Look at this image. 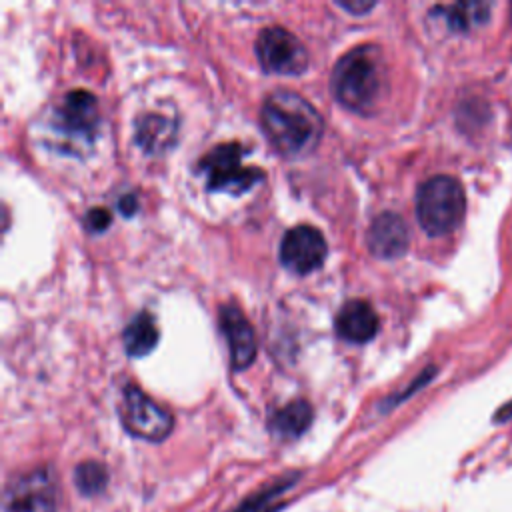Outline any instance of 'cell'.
Listing matches in <instances>:
<instances>
[{
	"instance_id": "cell-14",
	"label": "cell",
	"mask_w": 512,
	"mask_h": 512,
	"mask_svg": "<svg viewBox=\"0 0 512 512\" xmlns=\"http://www.w3.org/2000/svg\"><path fill=\"white\" fill-rule=\"evenodd\" d=\"M158 344V328L148 312L136 314L124 328V348L130 356H146Z\"/></svg>"
},
{
	"instance_id": "cell-11",
	"label": "cell",
	"mask_w": 512,
	"mask_h": 512,
	"mask_svg": "<svg viewBox=\"0 0 512 512\" xmlns=\"http://www.w3.org/2000/svg\"><path fill=\"white\" fill-rule=\"evenodd\" d=\"M410 234L406 222L394 212L378 214L368 228V248L378 258H398L408 250Z\"/></svg>"
},
{
	"instance_id": "cell-9",
	"label": "cell",
	"mask_w": 512,
	"mask_h": 512,
	"mask_svg": "<svg viewBox=\"0 0 512 512\" xmlns=\"http://www.w3.org/2000/svg\"><path fill=\"white\" fill-rule=\"evenodd\" d=\"M8 512H56V486L46 470L18 476L6 492Z\"/></svg>"
},
{
	"instance_id": "cell-8",
	"label": "cell",
	"mask_w": 512,
	"mask_h": 512,
	"mask_svg": "<svg viewBox=\"0 0 512 512\" xmlns=\"http://www.w3.org/2000/svg\"><path fill=\"white\" fill-rule=\"evenodd\" d=\"M326 240L314 226L300 224L290 228L280 244V262L296 274H310L326 258Z\"/></svg>"
},
{
	"instance_id": "cell-1",
	"label": "cell",
	"mask_w": 512,
	"mask_h": 512,
	"mask_svg": "<svg viewBox=\"0 0 512 512\" xmlns=\"http://www.w3.org/2000/svg\"><path fill=\"white\" fill-rule=\"evenodd\" d=\"M260 124L270 144L284 156L310 152L322 136L318 110L292 90H274L266 96Z\"/></svg>"
},
{
	"instance_id": "cell-13",
	"label": "cell",
	"mask_w": 512,
	"mask_h": 512,
	"mask_svg": "<svg viewBox=\"0 0 512 512\" xmlns=\"http://www.w3.org/2000/svg\"><path fill=\"white\" fill-rule=\"evenodd\" d=\"M312 422V406L306 400H294L270 418V430L280 438H298Z\"/></svg>"
},
{
	"instance_id": "cell-10",
	"label": "cell",
	"mask_w": 512,
	"mask_h": 512,
	"mask_svg": "<svg viewBox=\"0 0 512 512\" xmlns=\"http://www.w3.org/2000/svg\"><path fill=\"white\" fill-rule=\"evenodd\" d=\"M220 328L226 334L230 364L234 370H246L256 358V334L238 306L220 308Z\"/></svg>"
},
{
	"instance_id": "cell-7",
	"label": "cell",
	"mask_w": 512,
	"mask_h": 512,
	"mask_svg": "<svg viewBox=\"0 0 512 512\" xmlns=\"http://www.w3.org/2000/svg\"><path fill=\"white\" fill-rule=\"evenodd\" d=\"M98 100L88 90H70L54 110V128L64 136L90 144L98 132Z\"/></svg>"
},
{
	"instance_id": "cell-3",
	"label": "cell",
	"mask_w": 512,
	"mask_h": 512,
	"mask_svg": "<svg viewBox=\"0 0 512 512\" xmlns=\"http://www.w3.org/2000/svg\"><path fill=\"white\" fill-rule=\"evenodd\" d=\"M466 212L462 184L446 174L432 176L416 192V218L428 236H444L456 230Z\"/></svg>"
},
{
	"instance_id": "cell-2",
	"label": "cell",
	"mask_w": 512,
	"mask_h": 512,
	"mask_svg": "<svg viewBox=\"0 0 512 512\" xmlns=\"http://www.w3.org/2000/svg\"><path fill=\"white\" fill-rule=\"evenodd\" d=\"M334 98L348 110L368 114L384 92V62L376 46H356L342 54L330 76Z\"/></svg>"
},
{
	"instance_id": "cell-16",
	"label": "cell",
	"mask_w": 512,
	"mask_h": 512,
	"mask_svg": "<svg viewBox=\"0 0 512 512\" xmlns=\"http://www.w3.org/2000/svg\"><path fill=\"white\" fill-rule=\"evenodd\" d=\"M436 10L442 12L448 26L458 32L476 28L484 24L490 16V4L486 2H458V4L436 8Z\"/></svg>"
},
{
	"instance_id": "cell-19",
	"label": "cell",
	"mask_w": 512,
	"mask_h": 512,
	"mask_svg": "<svg viewBox=\"0 0 512 512\" xmlns=\"http://www.w3.org/2000/svg\"><path fill=\"white\" fill-rule=\"evenodd\" d=\"M338 6H342L344 10L354 12V14H364L374 6V2H338Z\"/></svg>"
},
{
	"instance_id": "cell-20",
	"label": "cell",
	"mask_w": 512,
	"mask_h": 512,
	"mask_svg": "<svg viewBox=\"0 0 512 512\" xmlns=\"http://www.w3.org/2000/svg\"><path fill=\"white\" fill-rule=\"evenodd\" d=\"M120 210H122V214H132L134 210H136V198L130 194V196H124L122 200H120Z\"/></svg>"
},
{
	"instance_id": "cell-17",
	"label": "cell",
	"mask_w": 512,
	"mask_h": 512,
	"mask_svg": "<svg viewBox=\"0 0 512 512\" xmlns=\"http://www.w3.org/2000/svg\"><path fill=\"white\" fill-rule=\"evenodd\" d=\"M74 482L82 494L92 496V494L104 490V486L108 482V474L100 462L88 460V462H82L80 466H76Z\"/></svg>"
},
{
	"instance_id": "cell-18",
	"label": "cell",
	"mask_w": 512,
	"mask_h": 512,
	"mask_svg": "<svg viewBox=\"0 0 512 512\" xmlns=\"http://www.w3.org/2000/svg\"><path fill=\"white\" fill-rule=\"evenodd\" d=\"M110 220H112V214H110L106 208H92V210L86 214V218H84L86 228L92 230V232H102V230H106L108 224H110Z\"/></svg>"
},
{
	"instance_id": "cell-4",
	"label": "cell",
	"mask_w": 512,
	"mask_h": 512,
	"mask_svg": "<svg viewBox=\"0 0 512 512\" xmlns=\"http://www.w3.org/2000/svg\"><path fill=\"white\" fill-rule=\"evenodd\" d=\"M242 148L236 142L218 144L200 160V170L206 176V188L212 192L242 194L262 180V170L242 164Z\"/></svg>"
},
{
	"instance_id": "cell-12",
	"label": "cell",
	"mask_w": 512,
	"mask_h": 512,
	"mask_svg": "<svg viewBox=\"0 0 512 512\" xmlns=\"http://www.w3.org/2000/svg\"><path fill=\"white\" fill-rule=\"evenodd\" d=\"M336 332L340 338L364 344L378 332V314L366 300H350L336 314Z\"/></svg>"
},
{
	"instance_id": "cell-15",
	"label": "cell",
	"mask_w": 512,
	"mask_h": 512,
	"mask_svg": "<svg viewBox=\"0 0 512 512\" xmlns=\"http://www.w3.org/2000/svg\"><path fill=\"white\" fill-rule=\"evenodd\" d=\"M174 138V122L162 114H144L136 124V140L148 152H160Z\"/></svg>"
},
{
	"instance_id": "cell-5",
	"label": "cell",
	"mask_w": 512,
	"mask_h": 512,
	"mask_svg": "<svg viewBox=\"0 0 512 512\" xmlns=\"http://www.w3.org/2000/svg\"><path fill=\"white\" fill-rule=\"evenodd\" d=\"M256 54L266 72L302 74L308 66V50L296 34L282 26L264 28L256 40Z\"/></svg>"
},
{
	"instance_id": "cell-6",
	"label": "cell",
	"mask_w": 512,
	"mask_h": 512,
	"mask_svg": "<svg viewBox=\"0 0 512 512\" xmlns=\"http://www.w3.org/2000/svg\"><path fill=\"white\" fill-rule=\"evenodd\" d=\"M122 422L132 436L160 442L174 426L172 414L136 386H126L122 396Z\"/></svg>"
}]
</instances>
